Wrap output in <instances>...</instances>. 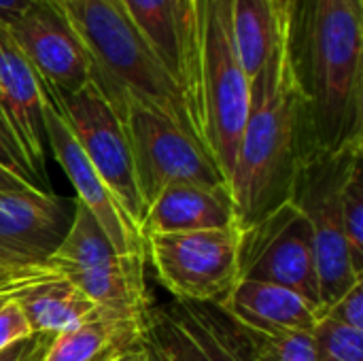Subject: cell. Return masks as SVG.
<instances>
[{
	"mask_svg": "<svg viewBox=\"0 0 363 361\" xmlns=\"http://www.w3.org/2000/svg\"><path fill=\"white\" fill-rule=\"evenodd\" d=\"M287 43L313 151L363 145V0H289Z\"/></svg>",
	"mask_w": 363,
	"mask_h": 361,
	"instance_id": "cell-1",
	"label": "cell"
},
{
	"mask_svg": "<svg viewBox=\"0 0 363 361\" xmlns=\"http://www.w3.org/2000/svg\"><path fill=\"white\" fill-rule=\"evenodd\" d=\"M308 149L306 109L289 55L285 11L264 66L249 81V115L228 185L238 230L289 200L300 160Z\"/></svg>",
	"mask_w": 363,
	"mask_h": 361,
	"instance_id": "cell-2",
	"label": "cell"
},
{
	"mask_svg": "<svg viewBox=\"0 0 363 361\" xmlns=\"http://www.w3.org/2000/svg\"><path fill=\"white\" fill-rule=\"evenodd\" d=\"M185 104L198 143L230 185L249 115V79L232 34V0H191Z\"/></svg>",
	"mask_w": 363,
	"mask_h": 361,
	"instance_id": "cell-3",
	"label": "cell"
},
{
	"mask_svg": "<svg viewBox=\"0 0 363 361\" xmlns=\"http://www.w3.org/2000/svg\"><path fill=\"white\" fill-rule=\"evenodd\" d=\"M62 9L83 43L91 83L104 94L119 119H123L128 102H138L196 138L179 83L119 0H66Z\"/></svg>",
	"mask_w": 363,
	"mask_h": 361,
	"instance_id": "cell-4",
	"label": "cell"
},
{
	"mask_svg": "<svg viewBox=\"0 0 363 361\" xmlns=\"http://www.w3.org/2000/svg\"><path fill=\"white\" fill-rule=\"evenodd\" d=\"M47 264L89 298L98 311L147 326L151 306L145 289V255H119L83 204L77 202L72 223Z\"/></svg>",
	"mask_w": 363,
	"mask_h": 361,
	"instance_id": "cell-5",
	"label": "cell"
},
{
	"mask_svg": "<svg viewBox=\"0 0 363 361\" xmlns=\"http://www.w3.org/2000/svg\"><path fill=\"white\" fill-rule=\"evenodd\" d=\"M359 155H363V145L338 155L308 149L300 160L289 196V202L304 213L313 228L321 311L342 298L355 283L363 281L351 260L340 206L345 179Z\"/></svg>",
	"mask_w": 363,
	"mask_h": 361,
	"instance_id": "cell-6",
	"label": "cell"
},
{
	"mask_svg": "<svg viewBox=\"0 0 363 361\" xmlns=\"http://www.w3.org/2000/svg\"><path fill=\"white\" fill-rule=\"evenodd\" d=\"M121 121L130 140L134 177L145 213L164 189L174 185L228 187L204 147L168 117L138 102H128Z\"/></svg>",
	"mask_w": 363,
	"mask_h": 361,
	"instance_id": "cell-7",
	"label": "cell"
},
{
	"mask_svg": "<svg viewBox=\"0 0 363 361\" xmlns=\"http://www.w3.org/2000/svg\"><path fill=\"white\" fill-rule=\"evenodd\" d=\"M238 279L287 287L321 311L313 228L294 202L238 230Z\"/></svg>",
	"mask_w": 363,
	"mask_h": 361,
	"instance_id": "cell-8",
	"label": "cell"
},
{
	"mask_svg": "<svg viewBox=\"0 0 363 361\" xmlns=\"http://www.w3.org/2000/svg\"><path fill=\"white\" fill-rule=\"evenodd\" d=\"M145 255L179 302L221 304L238 281V230L145 236Z\"/></svg>",
	"mask_w": 363,
	"mask_h": 361,
	"instance_id": "cell-9",
	"label": "cell"
},
{
	"mask_svg": "<svg viewBox=\"0 0 363 361\" xmlns=\"http://www.w3.org/2000/svg\"><path fill=\"white\" fill-rule=\"evenodd\" d=\"M49 98L66 119L79 147L117 200L119 209L143 234L145 204L134 177L132 149L125 126L111 102L94 83H87L74 94H49Z\"/></svg>",
	"mask_w": 363,
	"mask_h": 361,
	"instance_id": "cell-10",
	"label": "cell"
},
{
	"mask_svg": "<svg viewBox=\"0 0 363 361\" xmlns=\"http://www.w3.org/2000/svg\"><path fill=\"white\" fill-rule=\"evenodd\" d=\"M4 30L49 94H74L91 83L87 53L62 4L32 0Z\"/></svg>",
	"mask_w": 363,
	"mask_h": 361,
	"instance_id": "cell-11",
	"label": "cell"
},
{
	"mask_svg": "<svg viewBox=\"0 0 363 361\" xmlns=\"http://www.w3.org/2000/svg\"><path fill=\"white\" fill-rule=\"evenodd\" d=\"M45 91L21 51L0 26V117L6 123L28 166L32 185L49 191L47 177V134H45Z\"/></svg>",
	"mask_w": 363,
	"mask_h": 361,
	"instance_id": "cell-12",
	"label": "cell"
},
{
	"mask_svg": "<svg viewBox=\"0 0 363 361\" xmlns=\"http://www.w3.org/2000/svg\"><path fill=\"white\" fill-rule=\"evenodd\" d=\"M43 117H45L47 147L53 151L70 185L74 187L77 202L83 204L96 217V221L102 226L104 234L108 236L111 245L119 255H145L143 234L130 223L125 213L119 209L117 200L113 198L100 174L94 170L91 162L79 147L66 119L62 117V113L57 111V106L53 104L47 91H45Z\"/></svg>",
	"mask_w": 363,
	"mask_h": 361,
	"instance_id": "cell-13",
	"label": "cell"
},
{
	"mask_svg": "<svg viewBox=\"0 0 363 361\" xmlns=\"http://www.w3.org/2000/svg\"><path fill=\"white\" fill-rule=\"evenodd\" d=\"M77 198L38 189L0 191V260L9 266L47 264L64 240Z\"/></svg>",
	"mask_w": 363,
	"mask_h": 361,
	"instance_id": "cell-14",
	"label": "cell"
},
{
	"mask_svg": "<svg viewBox=\"0 0 363 361\" xmlns=\"http://www.w3.org/2000/svg\"><path fill=\"white\" fill-rule=\"evenodd\" d=\"M143 338L162 345L181 361H245L234 328L217 304L177 300L166 309H151Z\"/></svg>",
	"mask_w": 363,
	"mask_h": 361,
	"instance_id": "cell-15",
	"label": "cell"
},
{
	"mask_svg": "<svg viewBox=\"0 0 363 361\" xmlns=\"http://www.w3.org/2000/svg\"><path fill=\"white\" fill-rule=\"evenodd\" d=\"M221 311L240 328L279 334V332H313L319 311L308 304L296 291L262 281L238 279L225 300Z\"/></svg>",
	"mask_w": 363,
	"mask_h": 361,
	"instance_id": "cell-16",
	"label": "cell"
},
{
	"mask_svg": "<svg viewBox=\"0 0 363 361\" xmlns=\"http://www.w3.org/2000/svg\"><path fill=\"white\" fill-rule=\"evenodd\" d=\"M230 228H236V217L228 187H168L147 206L143 219V236Z\"/></svg>",
	"mask_w": 363,
	"mask_h": 361,
	"instance_id": "cell-17",
	"label": "cell"
},
{
	"mask_svg": "<svg viewBox=\"0 0 363 361\" xmlns=\"http://www.w3.org/2000/svg\"><path fill=\"white\" fill-rule=\"evenodd\" d=\"M181 91L189 60V4L183 0H119Z\"/></svg>",
	"mask_w": 363,
	"mask_h": 361,
	"instance_id": "cell-18",
	"label": "cell"
},
{
	"mask_svg": "<svg viewBox=\"0 0 363 361\" xmlns=\"http://www.w3.org/2000/svg\"><path fill=\"white\" fill-rule=\"evenodd\" d=\"M15 300L23 311L34 336H57L81 326L98 313V306L62 277L38 283Z\"/></svg>",
	"mask_w": 363,
	"mask_h": 361,
	"instance_id": "cell-19",
	"label": "cell"
},
{
	"mask_svg": "<svg viewBox=\"0 0 363 361\" xmlns=\"http://www.w3.org/2000/svg\"><path fill=\"white\" fill-rule=\"evenodd\" d=\"M145 328L98 311L81 326L51 336L40 361H94L111 349L140 345Z\"/></svg>",
	"mask_w": 363,
	"mask_h": 361,
	"instance_id": "cell-20",
	"label": "cell"
},
{
	"mask_svg": "<svg viewBox=\"0 0 363 361\" xmlns=\"http://www.w3.org/2000/svg\"><path fill=\"white\" fill-rule=\"evenodd\" d=\"M283 21L285 9L277 0H232L234 47L249 81L264 66Z\"/></svg>",
	"mask_w": 363,
	"mask_h": 361,
	"instance_id": "cell-21",
	"label": "cell"
},
{
	"mask_svg": "<svg viewBox=\"0 0 363 361\" xmlns=\"http://www.w3.org/2000/svg\"><path fill=\"white\" fill-rule=\"evenodd\" d=\"M232 328L238 353L245 361H317L313 336L308 332L264 334L245 330L236 323Z\"/></svg>",
	"mask_w": 363,
	"mask_h": 361,
	"instance_id": "cell-22",
	"label": "cell"
},
{
	"mask_svg": "<svg viewBox=\"0 0 363 361\" xmlns=\"http://www.w3.org/2000/svg\"><path fill=\"white\" fill-rule=\"evenodd\" d=\"M363 155L355 157L351 170L345 179L340 206H342V228L351 260L355 270L363 274Z\"/></svg>",
	"mask_w": 363,
	"mask_h": 361,
	"instance_id": "cell-23",
	"label": "cell"
},
{
	"mask_svg": "<svg viewBox=\"0 0 363 361\" xmlns=\"http://www.w3.org/2000/svg\"><path fill=\"white\" fill-rule=\"evenodd\" d=\"M317 361H363V332L319 315L313 332Z\"/></svg>",
	"mask_w": 363,
	"mask_h": 361,
	"instance_id": "cell-24",
	"label": "cell"
},
{
	"mask_svg": "<svg viewBox=\"0 0 363 361\" xmlns=\"http://www.w3.org/2000/svg\"><path fill=\"white\" fill-rule=\"evenodd\" d=\"M53 279H60V272L49 264L6 266L0 270V298H17L26 289Z\"/></svg>",
	"mask_w": 363,
	"mask_h": 361,
	"instance_id": "cell-25",
	"label": "cell"
},
{
	"mask_svg": "<svg viewBox=\"0 0 363 361\" xmlns=\"http://www.w3.org/2000/svg\"><path fill=\"white\" fill-rule=\"evenodd\" d=\"M28 338H34V332L23 311L19 309L17 300L15 298L4 300L0 304V351Z\"/></svg>",
	"mask_w": 363,
	"mask_h": 361,
	"instance_id": "cell-26",
	"label": "cell"
},
{
	"mask_svg": "<svg viewBox=\"0 0 363 361\" xmlns=\"http://www.w3.org/2000/svg\"><path fill=\"white\" fill-rule=\"evenodd\" d=\"M319 315L363 332V281L355 283L342 298H338L332 306H328Z\"/></svg>",
	"mask_w": 363,
	"mask_h": 361,
	"instance_id": "cell-27",
	"label": "cell"
},
{
	"mask_svg": "<svg viewBox=\"0 0 363 361\" xmlns=\"http://www.w3.org/2000/svg\"><path fill=\"white\" fill-rule=\"evenodd\" d=\"M0 166L6 168L9 172H13L15 177L23 179L26 183L32 185V179H30V172H28V166L23 162V155L17 147V143L13 140L6 123L2 121L0 117ZM34 187V185H32Z\"/></svg>",
	"mask_w": 363,
	"mask_h": 361,
	"instance_id": "cell-28",
	"label": "cell"
},
{
	"mask_svg": "<svg viewBox=\"0 0 363 361\" xmlns=\"http://www.w3.org/2000/svg\"><path fill=\"white\" fill-rule=\"evenodd\" d=\"M40 345L34 343V338H28V340H19L6 349L0 351V361H28L38 349Z\"/></svg>",
	"mask_w": 363,
	"mask_h": 361,
	"instance_id": "cell-29",
	"label": "cell"
},
{
	"mask_svg": "<svg viewBox=\"0 0 363 361\" xmlns=\"http://www.w3.org/2000/svg\"><path fill=\"white\" fill-rule=\"evenodd\" d=\"M32 0H0V26L13 23L28 6Z\"/></svg>",
	"mask_w": 363,
	"mask_h": 361,
	"instance_id": "cell-30",
	"label": "cell"
},
{
	"mask_svg": "<svg viewBox=\"0 0 363 361\" xmlns=\"http://www.w3.org/2000/svg\"><path fill=\"white\" fill-rule=\"evenodd\" d=\"M32 189L36 187H32L30 183H26L23 179L15 177L13 172L0 166V191H32Z\"/></svg>",
	"mask_w": 363,
	"mask_h": 361,
	"instance_id": "cell-31",
	"label": "cell"
},
{
	"mask_svg": "<svg viewBox=\"0 0 363 361\" xmlns=\"http://www.w3.org/2000/svg\"><path fill=\"white\" fill-rule=\"evenodd\" d=\"M113 361H149V351H147L145 343H140V345H134V347L121 351Z\"/></svg>",
	"mask_w": 363,
	"mask_h": 361,
	"instance_id": "cell-32",
	"label": "cell"
},
{
	"mask_svg": "<svg viewBox=\"0 0 363 361\" xmlns=\"http://www.w3.org/2000/svg\"><path fill=\"white\" fill-rule=\"evenodd\" d=\"M130 349V347H128ZM121 351H125V349H111V351H106V353H102L100 357H96L94 361H113Z\"/></svg>",
	"mask_w": 363,
	"mask_h": 361,
	"instance_id": "cell-33",
	"label": "cell"
},
{
	"mask_svg": "<svg viewBox=\"0 0 363 361\" xmlns=\"http://www.w3.org/2000/svg\"><path fill=\"white\" fill-rule=\"evenodd\" d=\"M40 347H43V345H40ZM40 347H38V349H40ZM45 349H47V347H45ZM43 353H45V351H43ZM43 353H40V357H43ZM40 357H38V351H36V353H34V355H32L28 361H40Z\"/></svg>",
	"mask_w": 363,
	"mask_h": 361,
	"instance_id": "cell-34",
	"label": "cell"
},
{
	"mask_svg": "<svg viewBox=\"0 0 363 361\" xmlns=\"http://www.w3.org/2000/svg\"><path fill=\"white\" fill-rule=\"evenodd\" d=\"M277 2H279V4H281L283 9H287V4H289V0H277Z\"/></svg>",
	"mask_w": 363,
	"mask_h": 361,
	"instance_id": "cell-35",
	"label": "cell"
},
{
	"mask_svg": "<svg viewBox=\"0 0 363 361\" xmlns=\"http://www.w3.org/2000/svg\"><path fill=\"white\" fill-rule=\"evenodd\" d=\"M6 266H9V264H4V262L0 260V270H2V268H6Z\"/></svg>",
	"mask_w": 363,
	"mask_h": 361,
	"instance_id": "cell-36",
	"label": "cell"
},
{
	"mask_svg": "<svg viewBox=\"0 0 363 361\" xmlns=\"http://www.w3.org/2000/svg\"><path fill=\"white\" fill-rule=\"evenodd\" d=\"M51 2H57V4H64L66 0H51Z\"/></svg>",
	"mask_w": 363,
	"mask_h": 361,
	"instance_id": "cell-37",
	"label": "cell"
},
{
	"mask_svg": "<svg viewBox=\"0 0 363 361\" xmlns=\"http://www.w3.org/2000/svg\"><path fill=\"white\" fill-rule=\"evenodd\" d=\"M4 300H11V298H0V304H2V302H4Z\"/></svg>",
	"mask_w": 363,
	"mask_h": 361,
	"instance_id": "cell-38",
	"label": "cell"
},
{
	"mask_svg": "<svg viewBox=\"0 0 363 361\" xmlns=\"http://www.w3.org/2000/svg\"><path fill=\"white\" fill-rule=\"evenodd\" d=\"M183 2H185V4H189V6H191V0H183Z\"/></svg>",
	"mask_w": 363,
	"mask_h": 361,
	"instance_id": "cell-39",
	"label": "cell"
},
{
	"mask_svg": "<svg viewBox=\"0 0 363 361\" xmlns=\"http://www.w3.org/2000/svg\"><path fill=\"white\" fill-rule=\"evenodd\" d=\"M36 351H38V349H36Z\"/></svg>",
	"mask_w": 363,
	"mask_h": 361,
	"instance_id": "cell-40",
	"label": "cell"
}]
</instances>
